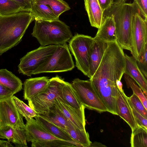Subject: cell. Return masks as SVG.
Returning a JSON list of instances; mask_svg holds the SVG:
<instances>
[{"label": "cell", "mask_w": 147, "mask_h": 147, "mask_svg": "<svg viewBox=\"0 0 147 147\" xmlns=\"http://www.w3.org/2000/svg\"><path fill=\"white\" fill-rule=\"evenodd\" d=\"M31 12L35 20L52 21L59 19L51 9L44 4L33 2Z\"/></svg>", "instance_id": "obj_24"}, {"label": "cell", "mask_w": 147, "mask_h": 147, "mask_svg": "<svg viewBox=\"0 0 147 147\" xmlns=\"http://www.w3.org/2000/svg\"><path fill=\"white\" fill-rule=\"evenodd\" d=\"M136 13L140 14L134 2L125 3L115 6L111 5L104 12L103 16L113 15L115 23L116 41L123 49L130 51L132 20Z\"/></svg>", "instance_id": "obj_3"}, {"label": "cell", "mask_w": 147, "mask_h": 147, "mask_svg": "<svg viewBox=\"0 0 147 147\" xmlns=\"http://www.w3.org/2000/svg\"><path fill=\"white\" fill-rule=\"evenodd\" d=\"M93 38L76 34L69 41V49L74 56L77 69L88 77L90 49Z\"/></svg>", "instance_id": "obj_7"}, {"label": "cell", "mask_w": 147, "mask_h": 147, "mask_svg": "<svg viewBox=\"0 0 147 147\" xmlns=\"http://www.w3.org/2000/svg\"><path fill=\"white\" fill-rule=\"evenodd\" d=\"M130 143L131 147H147V128L138 125L132 131Z\"/></svg>", "instance_id": "obj_27"}, {"label": "cell", "mask_w": 147, "mask_h": 147, "mask_svg": "<svg viewBox=\"0 0 147 147\" xmlns=\"http://www.w3.org/2000/svg\"><path fill=\"white\" fill-rule=\"evenodd\" d=\"M13 146L8 141L0 140V147H12Z\"/></svg>", "instance_id": "obj_40"}, {"label": "cell", "mask_w": 147, "mask_h": 147, "mask_svg": "<svg viewBox=\"0 0 147 147\" xmlns=\"http://www.w3.org/2000/svg\"><path fill=\"white\" fill-rule=\"evenodd\" d=\"M125 66L124 74L128 76L138 85L144 94L147 96V80L139 68L135 59L125 54Z\"/></svg>", "instance_id": "obj_17"}, {"label": "cell", "mask_w": 147, "mask_h": 147, "mask_svg": "<svg viewBox=\"0 0 147 147\" xmlns=\"http://www.w3.org/2000/svg\"><path fill=\"white\" fill-rule=\"evenodd\" d=\"M124 74V79L127 88H130L131 89L133 93L138 97L147 110V96L144 94L141 89L137 86L132 79L127 75Z\"/></svg>", "instance_id": "obj_32"}, {"label": "cell", "mask_w": 147, "mask_h": 147, "mask_svg": "<svg viewBox=\"0 0 147 147\" xmlns=\"http://www.w3.org/2000/svg\"><path fill=\"white\" fill-rule=\"evenodd\" d=\"M128 97L124 91L117 88L116 99V109L117 115L123 119L129 126L132 131L138 126L134 117Z\"/></svg>", "instance_id": "obj_15"}, {"label": "cell", "mask_w": 147, "mask_h": 147, "mask_svg": "<svg viewBox=\"0 0 147 147\" xmlns=\"http://www.w3.org/2000/svg\"><path fill=\"white\" fill-rule=\"evenodd\" d=\"M13 96L0 100L1 129H5L8 126L15 125L19 119L20 113L13 101Z\"/></svg>", "instance_id": "obj_12"}, {"label": "cell", "mask_w": 147, "mask_h": 147, "mask_svg": "<svg viewBox=\"0 0 147 147\" xmlns=\"http://www.w3.org/2000/svg\"><path fill=\"white\" fill-rule=\"evenodd\" d=\"M125 66V54L116 41L108 42L100 63L90 78L98 96L107 111L116 115L117 80H121Z\"/></svg>", "instance_id": "obj_1"}, {"label": "cell", "mask_w": 147, "mask_h": 147, "mask_svg": "<svg viewBox=\"0 0 147 147\" xmlns=\"http://www.w3.org/2000/svg\"><path fill=\"white\" fill-rule=\"evenodd\" d=\"M18 3L19 4L21 5L23 7L27 9L30 11L31 12V9L28 5L26 2L24 0H13Z\"/></svg>", "instance_id": "obj_39"}, {"label": "cell", "mask_w": 147, "mask_h": 147, "mask_svg": "<svg viewBox=\"0 0 147 147\" xmlns=\"http://www.w3.org/2000/svg\"><path fill=\"white\" fill-rule=\"evenodd\" d=\"M0 138L3 139H6V137L3 134V133L1 132L0 128Z\"/></svg>", "instance_id": "obj_44"}, {"label": "cell", "mask_w": 147, "mask_h": 147, "mask_svg": "<svg viewBox=\"0 0 147 147\" xmlns=\"http://www.w3.org/2000/svg\"><path fill=\"white\" fill-rule=\"evenodd\" d=\"M139 13H136L131 22L130 51L136 61L140 60L147 45V21Z\"/></svg>", "instance_id": "obj_10"}, {"label": "cell", "mask_w": 147, "mask_h": 147, "mask_svg": "<svg viewBox=\"0 0 147 147\" xmlns=\"http://www.w3.org/2000/svg\"><path fill=\"white\" fill-rule=\"evenodd\" d=\"M57 45L40 46L29 52L20 59L18 71L24 75L31 76L34 72L54 52Z\"/></svg>", "instance_id": "obj_9"}, {"label": "cell", "mask_w": 147, "mask_h": 147, "mask_svg": "<svg viewBox=\"0 0 147 147\" xmlns=\"http://www.w3.org/2000/svg\"><path fill=\"white\" fill-rule=\"evenodd\" d=\"M127 0H111L113 6H117L125 3Z\"/></svg>", "instance_id": "obj_41"}, {"label": "cell", "mask_w": 147, "mask_h": 147, "mask_svg": "<svg viewBox=\"0 0 147 147\" xmlns=\"http://www.w3.org/2000/svg\"><path fill=\"white\" fill-rule=\"evenodd\" d=\"M34 20L31 12L28 11L0 15V55L21 42L29 25Z\"/></svg>", "instance_id": "obj_2"}, {"label": "cell", "mask_w": 147, "mask_h": 147, "mask_svg": "<svg viewBox=\"0 0 147 147\" xmlns=\"http://www.w3.org/2000/svg\"><path fill=\"white\" fill-rule=\"evenodd\" d=\"M40 115L63 130L68 128L75 127L68 121L55 104L49 109L48 112Z\"/></svg>", "instance_id": "obj_23"}, {"label": "cell", "mask_w": 147, "mask_h": 147, "mask_svg": "<svg viewBox=\"0 0 147 147\" xmlns=\"http://www.w3.org/2000/svg\"><path fill=\"white\" fill-rule=\"evenodd\" d=\"M134 2L137 6L141 15L147 21V0H134Z\"/></svg>", "instance_id": "obj_36"}, {"label": "cell", "mask_w": 147, "mask_h": 147, "mask_svg": "<svg viewBox=\"0 0 147 147\" xmlns=\"http://www.w3.org/2000/svg\"><path fill=\"white\" fill-rule=\"evenodd\" d=\"M84 1L91 26L100 28L103 20L104 12L97 0H84Z\"/></svg>", "instance_id": "obj_20"}, {"label": "cell", "mask_w": 147, "mask_h": 147, "mask_svg": "<svg viewBox=\"0 0 147 147\" xmlns=\"http://www.w3.org/2000/svg\"><path fill=\"white\" fill-rule=\"evenodd\" d=\"M0 84L10 90L13 95L22 89L21 80L5 69H0Z\"/></svg>", "instance_id": "obj_21"}, {"label": "cell", "mask_w": 147, "mask_h": 147, "mask_svg": "<svg viewBox=\"0 0 147 147\" xmlns=\"http://www.w3.org/2000/svg\"><path fill=\"white\" fill-rule=\"evenodd\" d=\"M128 100L136 110L147 119V110L146 109L142 101L134 94L128 97Z\"/></svg>", "instance_id": "obj_33"}, {"label": "cell", "mask_w": 147, "mask_h": 147, "mask_svg": "<svg viewBox=\"0 0 147 147\" xmlns=\"http://www.w3.org/2000/svg\"><path fill=\"white\" fill-rule=\"evenodd\" d=\"M121 80L118 79L116 81V85L118 88L121 91L123 90V84L121 81Z\"/></svg>", "instance_id": "obj_42"}, {"label": "cell", "mask_w": 147, "mask_h": 147, "mask_svg": "<svg viewBox=\"0 0 147 147\" xmlns=\"http://www.w3.org/2000/svg\"><path fill=\"white\" fill-rule=\"evenodd\" d=\"M97 1L104 12L111 6L112 4L111 0H97Z\"/></svg>", "instance_id": "obj_38"}, {"label": "cell", "mask_w": 147, "mask_h": 147, "mask_svg": "<svg viewBox=\"0 0 147 147\" xmlns=\"http://www.w3.org/2000/svg\"><path fill=\"white\" fill-rule=\"evenodd\" d=\"M13 95L10 90L0 84V100L10 97Z\"/></svg>", "instance_id": "obj_37"}, {"label": "cell", "mask_w": 147, "mask_h": 147, "mask_svg": "<svg viewBox=\"0 0 147 147\" xmlns=\"http://www.w3.org/2000/svg\"><path fill=\"white\" fill-rule=\"evenodd\" d=\"M32 147H81L78 144L61 139H54L41 142L32 143Z\"/></svg>", "instance_id": "obj_30"}, {"label": "cell", "mask_w": 147, "mask_h": 147, "mask_svg": "<svg viewBox=\"0 0 147 147\" xmlns=\"http://www.w3.org/2000/svg\"><path fill=\"white\" fill-rule=\"evenodd\" d=\"M81 147H90L92 142L89 134L85 130H80L76 127L68 128L64 130Z\"/></svg>", "instance_id": "obj_26"}, {"label": "cell", "mask_w": 147, "mask_h": 147, "mask_svg": "<svg viewBox=\"0 0 147 147\" xmlns=\"http://www.w3.org/2000/svg\"><path fill=\"white\" fill-rule=\"evenodd\" d=\"M82 104L85 108L101 113L107 110L88 80L75 79L71 83Z\"/></svg>", "instance_id": "obj_8"}, {"label": "cell", "mask_w": 147, "mask_h": 147, "mask_svg": "<svg viewBox=\"0 0 147 147\" xmlns=\"http://www.w3.org/2000/svg\"><path fill=\"white\" fill-rule=\"evenodd\" d=\"M128 102L131 108L133 113L137 125L142 126L147 128V119L137 111L131 103L129 101Z\"/></svg>", "instance_id": "obj_35"}, {"label": "cell", "mask_w": 147, "mask_h": 147, "mask_svg": "<svg viewBox=\"0 0 147 147\" xmlns=\"http://www.w3.org/2000/svg\"><path fill=\"white\" fill-rule=\"evenodd\" d=\"M33 2L47 5L58 18L63 13L70 9L68 3L63 0H34Z\"/></svg>", "instance_id": "obj_29"}, {"label": "cell", "mask_w": 147, "mask_h": 147, "mask_svg": "<svg viewBox=\"0 0 147 147\" xmlns=\"http://www.w3.org/2000/svg\"><path fill=\"white\" fill-rule=\"evenodd\" d=\"M102 25L95 36L94 40L109 42L116 41L115 23L114 16L111 14L105 16Z\"/></svg>", "instance_id": "obj_19"}, {"label": "cell", "mask_w": 147, "mask_h": 147, "mask_svg": "<svg viewBox=\"0 0 147 147\" xmlns=\"http://www.w3.org/2000/svg\"><path fill=\"white\" fill-rule=\"evenodd\" d=\"M26 138L28 142H41L59 139L51 134L33 118L25 119Z\"/></svg>", "instance_id": "obj_14"}, {"label": "cell", "mask_w": 147, "mask_h": 147, "mask_svg": "<svg viewBox=\"0 0 147 147\" xmlns=\"http://www.w3.org/2000/svg\"><path fill=\"white\" fill-rule=\"evenodd\" d=\"M22 11H30L13 0H0V15L7 16Z\"/></svg>", "instance_id": "obj_28"}, {"label": "cell", "mask_w": 147, "mask_h": 147, "mask_svg": "<svg viewBox=\"0 0 147 147\" xmlns=\"http://www.w3.org/2000/svg\"><path fill=\"white\" fill-rule=\"evenodd\" d=\"M137 65L145 78H147V45L139 61H136Z\"/></svg>", "instance_id": "obj_34"}, {"label": "cell", "mask_w": 147, "mask_h": 147, "mask_svg": "<svg viewBox=\"0 0 147 147\" xmlns=\"http://www.w3.org/2000/svg\"><path fill=\"white\" fill-rule=\"evenodd\" d=\"M55 105L74 127L80 130H85V107L84 106L79 109L73 107L67 104L60 95L56 98Z\"/></svg>", "instance_id": "obj_11"}, {"label": "cell", "mask_w": 147, "mask_h": 147, "mask_svg": "<svg viewBox=\"0 0 147 147\" xmlns=\"http://www.w3.org/2000/svg\"><path fill=\"white\" fill-rule=\"evenodd\" d=\"M28 5L32 9V4L34 1V0H24Z\"/></svg>", "instance_id": "obj_43"}, {"label": "cell", "mask_w": 147, "mask_h": 147, "mask_svg": "<svg viewBox=\"0 0 147 147\" xmlns=\"http://www.w3.org/2000/svg\"><path fill=\"white\" fill-rule=\"evenodd\" d=\"M31 34L41 46L66 43L73 37L70 27L59 19L35 20Z\"/></svg>", "instance_id": "obj_4"}, {"label": "cell", "mask_w": 147, "mask_h": 147, "mask_svg": "<svg viewBox=\"0 0 147 147\" xmlns=\"http://www.w3.org/2000/svg\"><path fill=\"white\" fill-rule=\"evenodd\" d=\"M65 82L58 76L50 79L47 89L28 101L29 106L38 114L47 113L55 104L56 98L61 95Z\"/></svg>", "instance_id": "obj_6"}, {"label": "cell", "mask_w": 147, "mask_h": 147, "mask_svg": "<svg viewBox=\"0 0 147 147\" xmlns=\"http://www.w3.org/2000/svg\"><path fill=\"white\" fill-rule=\"evenodd\" d=\"M23 117L20 113L18 120L13 126H8L5 129H1L7 141L11 142L16 147H27L26 130Z\"/></svg>", "instance_id": "obj_13"}, {"label": "cell", "mask_w": 147, "mask_h": 147, "mask_svg": "<svg viewBox=\"0 0 147 147\" xmlns=\"http://www.w3.org/2000/svg\"><path fill=\"white\" fill-rule=\"evenodd\" d=\"M12 98L18 111L25 119L34 118L38 114L29 106L15 96L13 95Z\"/></svg>", "instance_id": "obj_31"}, {"label": "cell", "mask_w": 147, "mask_h": 147, "mask_svg": "<svg viewBox=\"0 0 147 147\" xmlns=\"http://www.w3.org/2000/svg\"><path fill=\"white\" fill-rule=\"evenodd\" d=\"M34 118L39 124L57 138L76 143L67 133L40 115L38 114Z\"/></svg>", "instance_id": "obj_22"}, {"label": "cell", "mask_w": 147, "mask_h": 147, "mask_svg": "<svg viewBox=\"0 0 147 147\" xmlns=\"http://www.w3.org/2000/svg\"><path fill=\"white\" fill-rule=\"evenodd\" d=\"M75 65L66 43L57 45L53 53L33 73H57L69 71Z\"/></svg>", "instance_id": "obj_5"}, {"label": "cell", "mask_w": 147, "mask_h": 147, "mask_svg": "<svg viewBox=\"0 0 147 147\" xmlns=\"http://www.w3.org/2000/svg\"><path fill=\"white\" fill-rule=\"evenodd\" d=\"M50 79L42 76L26 79L24 83V99L29 100L47 88Z\"/></svg>", "instance_id": "obj_16"}, {"label": "cell", "mask_w": 147, "mask_h": 147, "mask_svg": "<svg viewBox=\"0 0 147 147\" xmlns=\"http://www.w3.org/2000/svg\"><path fill=\"white\" fill-rule=\"evenodd\" d=\"M108 45V42L94 40L90 52L88 77L93 76L98 67Z\"/></svg>", "instance_id": "obj_18"}, {"label": "cell", "mask_w": 147, "mask_h": 147, "mask_svg": "<svg viewBox=\"0 0 147 147\" xmlns=\"http://www.w3.org/2000/svg\"><path fill=\"white\" fill-rule=\"evenodd\" d=\"M60 96L67 104L73 107L79 109L84 106L71 84L67 82H65Z\"/></svg>", "instance_id": "obj_25"}]
</instances>
